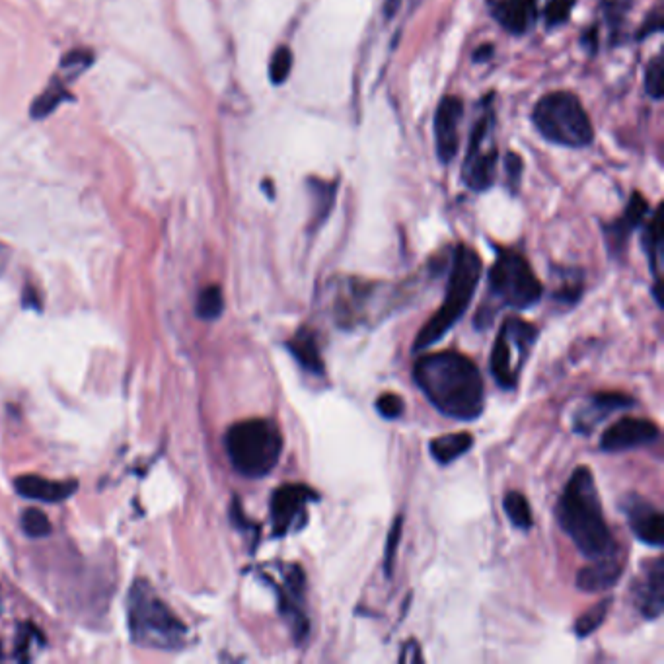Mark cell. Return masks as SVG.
I'll list each match as a JSON object with an SVG mask.
<instances>
[{
  "mask_svg": "<svg viewBox=\"0 0 664 664\" xmlns=\"http://www.w3.org/2000/svg\"><path fill=\"white\" fill-rule=\"evenodd\" d=\"M555 515L563 532L585 557L598 559L618 550L602 513L592 472L587 466H581L571 474Z\"/></svg>",
  "mask_w": 664,
  "mask_h": 664,
  "instance_id": "cell-2",
  "label": "cell"
},
{
  "mask_svg": "<svg viewBox=\"0 0 664 664\" xmlns=\"http://www.w3.org/2000/svg\"><path fill=\"white\" fill-rule=\"evenodd\" d=\"M635 400L629 398L626 394L620 392H600L594 394L591 398V404L581 409L575 417V429L579 433H591L592 429L606 419L610 413L620 411V409H628L633 406Z\"/></svg>",
  "mask_w": 664,
  "mask_h": 664,
  "instance_id": "cell-17",
  "label": "cell"
},
{
  "mask_svg": "<svg viewBox=\"0 0 664 664\" xmlns=\"http://www.w3.org/2000/svg\"><path fill=\"white\" fill-rule=\"evenodd\" d=\"M573 6H575V0H550L548 6H546V12H544L546 24L550 28L565 24L569 20V16H571Z\"/></svg>",
  "mask_w": 664,
  "mask_h": 664,
  "instance_id": "cell-33",
  "label": "cell"
},
{
  "mask_svg": "<svg viewBox=\"0 0 664 664\" xmlns=\"http://www.w3.org/2000/svg\"><path fill=\"white\" fill-rule=\"evenodd\" d=\"M293 71V53L289 47H279L269 63V78L273 84H283Z\"/></svg>",
  "mask_w": 664,
  "mask_h": 664,
  "instance_id": "cell-29",
  "label": "cell"
},
{
  "mask_svg": "<svg viewBox=\"0 0 664 664\" xmlns=\"http://www.w3.org/2000/svg\"><path fill=\"white\" fill-rule=\"evenodd\" d=\"M37 635H39V631H36L32 626H28V631H22V633H20L22 639H20V643L16 645V655H20V659H24V653L32 649V641H36Z\"/></svg>",
  "mask_w": 664,
  "mask_h": 664,
  "instance_id": "cell-35",
  "label": "cell"
},
{
  "mask_svg": "<svg viewBox=\"0 0 664 664\" xmlns=\"http://www.w3.org/2000/svg\"><path fill=\"white\" fill-rule=\"evenodd\" d=\"M538 0H495L493 16L511 34H524L536 22Z\"/></svg>",
  "mask_w": 664,
  "mask_h": 664,
  "instance_id": "cell-18",
  "label": "cell"
},
{
  "mask_svg": "<svg viewBox=\"0 0 664 664\" xmlns=\"http://www.w3.org/2000/svg\"><path fill=\"white\" fill-rule=\"evenodd\" d=\"M643 248L649 258V265L655 273V279H659V261L663 254V219H661V209L655 211L653 219L647 224L643 232Z\"/></svg>",
  "mask_w": 664,
  "mask_h": 664,
  "instance_id": "cell-23",
  "label": "cell"
},
{
  "mask_svg": "<svg viewBox=\"0 0 664 664\" xmlns=\"http://www.w3.org/2000/svg\"><path fill=\"white\" fill-rule=\"evenodd\" d=\"M622 511L626 513L629 528L643 544L651 548H661L664 540V520L661 511L637 493H629L622 501Z\"/></svg>",
  "mask_w": 664,
  "mask_h": 664,
  "instance_id": "cell-12",
  "label": "cell"
},
{
  "mask_svg": "<svg viewBox=\"0 0 664 664\" xmlns=\"http://www.w3.org/2000/svg\"><path fill=\"white\" fill-rule=\"evenodd\" d=\"M400 536H402V517L396 518L390 534H388V544H386V552H384V561H386V573L392 575L394 569V557H396V550L400 544Z\"/></svg>",
  "mask_w": 664,
  "mask_h": 664,
  "instance_id": "cell-34",
  "label": "cell"
},
{
  "mask_svg": "<svg viewBox=\"0 0 664 664\" xmlns=\"http://www.w3.org/2000/svg\"><path fill=\"white\" fill-rule=\"evenodd\" d=\"M520 172H522V162L517 154H509L507 156V176L511 180V185L517 187L520 182Z\"/></svg>",
  "mask_w": 664,
  "mask_h": 664,
  "instance_id": "cell-37",
  "label": "cell"
},
{
  "mask_svg": "<svg viewBox=\"0 0 664 664\" xmlns=\"http://www.w3.org/2000/svg\"><path fill=\"white\" fill-rule=\"evenodd\" d=\"M649 211V205L645 201V197L641 193H633L631 199H629L628 209L624 213V217L620 221L606 226V238H608V246L610 250L616 254H620L624 248H626V242H628L629 234L635 226H639V222L645 219Z\"/></svg>",
  "mask_w": 664,
  "mask_h": 664,
  "instance_id": "cell-20",
  "label": "cell"
},
{
  "mask_svg": "<svg viewBox=\"0 0 664 664\" xmlns=\"http://www.w3.org/2000/svg\"><path fill=\"white\" fill-rule=\"evenodd\" d=\"M291 355L295 357L296 363L304 370H308L310 374H324V361L320 355V345H318V337L316 333L312 332L310 328H300L298 332L291 337V341L287 343Z\"/></svg>",
  "mask_w": 664,
  "mask_h": 664,
  "instance_id": "cell-21",
  "label": "cell"
},
{
  "mask_svg": "<svg viewBox=\"0 0 664 664\" xmlns=\"http://www.w3.org/2000/svg\"><path fill=\"white\" fill-rule=\"evenodd\" d=\"M421 663L423 657H421V649L417 645V641H409L404 645L402 649V655H400V663Z\"/></svg>",
  "mask_w": 664,
  "mask_h": 664,
  "instance_id": "cell-36",
  "label": "cell"
},
{
  "mask_svg": "<svg viewBox=\"0 0 664 664\" xmlns=\"http://www.w3.org/2000/svg\"><path fill=\"white\" fill-rule=\"evenodd\" d=\"M532 119L554 145L561 147H589L594 139L591 117L581 100L571 92H552L544 96L532 113Z\"/></svg>",
  "mask_w": 664,
  "mask_h": 664,
  "instance_id": "cell-6",
  "label": "cell"
},
{
  "mask_svg": "<svg viewBox=\"0 0 664 664\" xmlns=\"http://www.w3.org/2000/svg\"><path fill=\"white\" fill-rule=\"evenodd\" d=\"M491 55H493V47H491V45H483V47H480V49L476 51L474 59H476V61H485V59H489Z\"/></svg>",
  "mask_w": 664,
  "mask_h": 664,
  "instance_id": "cell-40",
  "label": "cell"
},
{
  "mask_svg": "<svg viewBox=\"0 0 664 664\" xmlns=\"http://www.w3.org/2000/svg\"><path fill=\"white\" fill-rule=\"evenodd\" d=\"M376 411L384 417V419H398L404 415L406 411V402L402 396L386 392L382 396H378L376 400Z\"/></svg>",
  "mask_w": 664,
  "mask_h": 664,
  "instance_id": "cell-32",
  "label": "cell"
},
{
  "mask_svg": "<svg viewBox=\"0 0 664 664\" xmlns=\"http://www.w3.org/2000/svg\"><path fill=\"white\" fill-rule=\"evenodd\" d=\"M2 657H4V655H2V647H0V659H2Z\"/></svg>",
  "mask_w": 664,
  "mask_h": 664,
  "instance_id": "cell-41",
  "label": "cell"
},
{
  "mask_svg": "<svg viewBox=\"0 0 664 664\" xmlns=\"http://www.w3.org/2000/svg\"><path fill=\"white\" fill-rule=\"evenodd\" d=\"M310 189L314 193V205H316V211H314V224L318 226L320 222L326 221V217L330 215L332 211L333 201H335V184H328V182H322V180H310Z\"/></svg>",
  "mask_w": 664,
  "mask_h": 664,
  "instance_id": "cell-26",
  "label": "cell"
},
{
  "mask_svg": "<svg viewBox=\"0 0 664 664\" xmlns=\"http://www.w3.org/2000/svg\"><path fill=\"white\" fill-rule=\"evenodd\" d=\"M536 339L538 328L526 320L509 318L501 326L491 353V372L503 390L517 386Z\"/></svg>",
  "mask_w": 664,
  "mask_h": 664,
  "instance_id": "cell-8",
  "label": "cell"
},
{
  "mask_svg": "<svg viewBox=\"0 0 664 664\" xmlns=\"http://www.w3.org/2000/svg\"><path fill=\"white\" fill-rule=\"evenodd\" d=\"M76 481L45 480L41 476H22L16 480V491L34 501L43 503H59L65 501L76 491Z\"/></svg>",
  "mask_w": 664,
  "mask_h": 664,
  "instance_id": "cell-19",
  "label": "cell"
},
{
  "mask_svg": "<svg viewBox=\"0 0 664 664\" xmlns=\"http://www.w3.org/2000/svg\"><path fill=\"white\" fill-rule=\"evenodd\" d=\"M69 92L61 86V84H53L51 88H47L39 98H37L36 104L32 106V117L36 119H43L47 117L49 113H53V110L63 104L67 100Z\"/></svg>",
  "mask_w": 664,
  "mask_h": 664,
  "instance_id": "cell-28",
  "label": "cell"
},
{
  "mask_svg": "<svg viewBox=\"0 0 664 664\" xmlns=\"http://www.w3.org/2000/svg\"><path fill=\"white\" fill-rule=\"evenodd\" d=\"M624 573V555H618V550L612 554L594 559L592 565H587L577 575V587L585 592H602L612 589Z\"/></svg>",
  "mask_w": 664,
  "mask_h": 664,
  "instance_id": "cell-16",
  "label": "cell"
},
{
  "mask_svg": "<svg viewBox=\"0 0 664 664\" xmlns=\"http://www.w3.org/2000/svg\"><path fill=\"white\" fill-rule=\"evenodd\" d=\"M487 131H489V117H483L480 123H476V127H474L470 148L466 154V164L462 168L464 184L474 191H485L495 176V162H497L495 148L487 150V152L481 150Z\"/></svg>",
  "mask_w": 664,
  "mask_h": 664,
  "instance_id": "cell-11",
  "label": "cell"
},
{
  "mask_svg": "<svg viewBox=\"0 0 664 664\" xmlns=\"http://www.w3.org/2000/svg\"><path fill=\"white\" fill-rule=\"evenodd\" d=\"M400 4H402V0H384V16L388 18V20H392L394 16H396V12L400 10Z\"/></svg>",
  "mask_w": 664,
  "mask_h": 664,
  "instance_id": "cell-39",
  "label": "cell"
},
{
  "mask_svg": "<svg viewBox=\"0 0 664 664\" xmlns=\"http://www.w3.org/2000/svg\"><path fill=\"white\" fill-rule=\"evenodd\" d=\"M320 495L302 483H287L273 491L271 497V524L273 534L283 538L295 530H300L306 522V509L316 503Z\"/></svg>",
  "mask_w": 664,
  "mask_h": 664,
  "instance_id": "cell-9",
  "label": "cell"
},
{
  "mask_svg": "<svg viewBox=\"0 0 664 664\" xmlns=\"http://www.w3.org/2000/svg\"><path fill=\"white\" fill-rule=\"evenodd\" d=\"M641 579L635 587V602L645 620H657L663 614L664 565L663 557H657L645 565Z\"/></svg>",
  "mask_w": 664,
  "mask_h": 664,
  "instance_id": "cell-15",
  "label": "cell"
},
{
  "mask_svg": "<svg viewBox=\"0 0 664 664\" xmlns=\"http://www.w3.org/2000/svg\"><path fill=\"white\" fill-rule=\"evenodd\" d=\"M304 573L298 565H291L285 571V589H279V608L281 614L289 620V626L293 629L296 643L304 641L308 637L310 624L308 616L302 610V598H304Z\"/></svg>",
  "mask_w": 664,
  "mask_h": 664,
  "instance_id": "cell-13",
  "label": "cell"
},
{
  "mask_svg": "<svg viewBox=\"0 0 664 664\" xmlns=\"http://www.w3.org/2000/svg\"><path fill=\"white\" fill-rule=\"evenodd\" d=\"M612 608V598H604L602 602L594 604L591 610L581 614V618L575 622V633L579 637H589L596 629L600 628Z\"/></svg>",
  "mask_w": 664,
  "mask_h": 664,
  "instance_id": "cell-25",
  "label": "cell"
},
{
  "mask_svg": "<svg viewBox=\"0 0 664 664\" xmlns=\"http://www.w3.org/2000/svg\"><path fill=\"white\" fill-rule=\"evenodd\" d=\"M431 454L439 464H452L456 458L466 454L474 446L470 433H452L431 441Z\"/></svg>",
  "mask_w": 664,
  "mask_h": 664,
  "instance_id": "cell-22",
  "label": "cell"
},
{
  "mask_svg": "<svg viewBox=\"0 0 664 664\" xmlns=\"http://www.w3.org/2000/svg\"><path fill=\"white\" fill-rule=\"evenodd\" d=\"M481 277V258L470 246L460 244L454 250L452 269L448 277V289L441 308L427 320V324L419 330L413 351L421 353L435 343H439L446 333L450 332L456 322L466 314L470 302L474 300Z\"/></svg>",
  "mask_w": 664,
  "mask_h": 664,
  "instance_id": "cell-3",
  "label": "cell"
},
{
  "mask_svg": "<svg viewBox=\"0 0 664 664\" xmlns=\"http://www.w3.org/2000/svg\"><path fill=\"white\" fill-rule=\"evenodd\" d=\"M663 61L661 57H655L645 73V90L653 100H661L663 98Z\"/></svg>",
  "mask_w": 664,
  "mask_h": 664,
  "instance_id": "cell-31",
  "label": "cell"
},
{
  "mask_svg": "<svg viewBox=\"0 0 664 664\" xmlns=\"http://www.w3.org/2000/svg\"><path fill=\"white\" fill-rule=\"evenodd\" d=\"M542 283L528 259L517 252H503L489 271V295L501 306L524 310L542 298Z\"/></svg>",
  "mask_w": 664,
  "mask_h": 664,
  "instance_id": "cell-7",
  "label": "cell"
},
{
  "mask_svg": "<svg viewBox=\"0 0 664 664\" xmlns=\"http://www.w3.org/2000/svg\"><path fill=\"white\" fill-rule=\"evenodd\" d=\"M413 378L427 400L446 417L472 421L485 407V386L476 363L456 351L423 355L413 365Z\"/></svg>",
  "mask_w": 664,
  "mask_h": 664,
  "instance_id": "cell-1",
  "label": "cell"
},
{
  "mask_svg": "<svg viewBox=\"0 0 664 664\" xmlns=\"http://www.w3.org/2000/svg\"><path fill=\"white\" fill-rule=\"evenodd\" d=\"M659 437L661 429L651 419L624 417L604 431L600 439V448L604 452H624L631 448L657 443Z\"/></svg>",
  "mask_w": 664,
  "mask_h": 664,
  "instance_id": "cell-10",
  "label": "cell"
},
{
  "mask_svg": "<svg viewBox=\"0 0 664 664\" xmlns=\"http://www.w3.org/2000/svg\"><path fill=\"white\" fill-rule=\"evenodd\" d=\"M464 115V106L456 96H446L435 113V143L443 164L452 162L458 152V123Z\"/></svg>",
  "mask_w": 664,
  "mask_h": 664,
  "instance_id": "cell-14",
  "label": "cell"
},
{
  "mask_svg": "<svg viewBox=\"0 0 664 664\" xmlns=\"http://www.w3.org/2000/svg\"><path fill=\"white\" fill-rule=\"evenodd\" d=\"M226 452L238 474L263 478L277 466L283 452V437L273 421L246 419L226 433Z\"/></svg>",
  "mask_w": 664,
  "mask_h": 664,
  "instance_id": "cell-4",
  "label": "cell"
},
{
  "mask_svg": "<svg viewBox=\"0 0 664 664\" xmlns=\"http://www.w3.org/2000/svg\"><path fill=\"white\" fill-rule=\"evenodd\" d=\"M22 530L30 536V538H43L51 532V522L47 515L39 509H28L24 515H22Z\"/></svg>",
  "mask_w": 664,
  "mask_h": 664,
  "instance_id": "cell-30",
  "label": "cell"
},
{
  "mask_svg": "<svg viewBox=\"0 0 664 664\" xmlns=\"http://www.w3.org/2000/svg\"><path fill=\"white\" fill-rule=\"evenodd\" d=\"M129 629L139 645L154 649L172 651L187 639L184 622L145 581L129 592Z\"/></svg>",
  "mask_w": 664,
  "mask_h": 664,
  "instance_id": "cell-5",
  "label": "cell"
},
{
  "mask_svg": "<svg viewBox=\"0 0 664 664\" xmlns=\"http://www.w3.org/2000/svg\"><path fill=\"white\" fill-rule=\"evenodd\" d=\"M663 28V18H661V12L657 10L649 20H647V24L641 28V32H639V37H645L647 34H653V32H659Z\"/></svg>",
  "mask_w": 664,
  "mask_h": 664,
  "instance_id": "cell-38",
  "label": "cell"
},
{
  "mask_svg": "<svg viewBox=\"0 0 664 664\" xmlns=\"http://www.w3.org/2000/svg\"><path fill=\"white\" fill-rule=\"evenodd\" d=\"M503 509L518 530H530L534 524L528 499L520 491H509L503 499Z\"/></svg>",
  "mask_w": 664,
  "mask_h": 664,
  "instance_id": "cell-24",
  "label": "cell"
},
{
  "mask_svg": "<svg viewBox=\"0 0 664 664\" xmlns=\"http://www.w3.org/2000/svg\"><path fill=\"white\" fill-rule=\"evenodd\" d=\"M224 310V296L219 287H207L201 291V295L197 298V316L201 320L213 322L217 320Z\"/></svg>",
  "mask_w": 664,
  "mask_h": 664,
  "instance_id": "cell-27",
  "label": "cell"
}]
</instances>
